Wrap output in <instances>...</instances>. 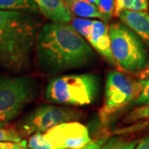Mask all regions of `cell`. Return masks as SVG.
<instances>
[{
    "label": "cell",
    "mask_w": 149,
    "mask_h": 149,
    "mask_svg": "<svg viewBox=\"0 0 149 149\" xmlns=\"http://www.w3.org/2000/svg\"><path fill=\"white\" fill-rule=\"evenodd\" d=\"M27 146L30 149H57L42 133L32 134L27 141Z\"/></svg>",
    "instance_id": "16"
},
{
    "label": "cell",
    "mask_w": 149,
    "mask_h": 149,
    "mask_svg": "<svg viewBox=\"0 0 149 149\" xmlns=\"http://www.w3.org/2000/svg\"><path fill=\"white\" fill-rule=\"evenodd\" d=\"M63 1H64L65 3L66 4V6H67V7L69 8V6L70 5V3H72V2H73L74 0H63Z\"/></svg>",
    "instance_id": "26"
},
{
    "label": "cell",
    "mask_w": 149,
    "mask_h": 149,
    "mask_svg": "<svg viewBox=\"0 0 149 149\" xmlns=\"http://www.w3.org/2000/svg\"><path fill=\"white\" fill-rule=\"evenodd\" d=\"M40 13L52 22L69 24L72 13L63 0H33Z\"/></svg>",
    "instance_id": "10"
},
{
    "label": "cell",
    "mask_w": 149,
    "mask_h": 149,
    "mask_svg": "<svg viewBox=\"0 0 149 149\" xmlns=\"http://www.w3.org/2000/svg\"><path fill=\"white\" fill-rule=\"evenodd\" d=\"M37 87L30 75L0 74V123L15 119L34 100Z\"/></svg>",
    "instance_id": "4"
},
{
    "label": "cell",
    "mask_w": 149,
    "mask_h": 149,
    "mask_svg": "<svg viewBox=\"0 0 149 149\" xmlns=\"http://www.w3.org/2000/svg\"><path fill=\"white\" fill-rule=\"evenodd\" d=\"M144 79H145V80H149V74H148V75H147L146 77H144Z\"/></svg>",
    "instance_id": "28"
},
{
    "label": "cell",
    "mask_w": 149,
    "mask_h": 149,
    "mask_svg": "<svg viewBox=\"0 0 149 149\" xmlns=\"http://www.w3.org/2000/svg\"><path fill=\"white\" fill-rule=\"evenodd\" d=\"M13 149H30L27 148V142L25 140H22L21 143H16L15 147Z\"/></svg>",
    "instance_id": "25"
},
{
    "label": "cell",
    "mask_w": 149,
    "mask_h": 149,
    "mask_svg": "<svg viewBox=\"0 0 149 149\" xmlns=\"http://www.w3.org/2000/svg\"><path fill=\"white\" fill-rule=\"evenodd\" d=\"M139 140H125L118 138L109 139L101 149H134Z\"/></svg>",
    "instance_id": "17"
},
{
    "label": "cell",
    "mask_w": 149,
    "mask_h": 149,
    "mask_svg": "<svg viewBox=\"0 0 149 149\" xmlns=\"http://www.w3.org/2000/svg\"><path fill=\"white\" fill-rule=\"evenodd\" d=\"M69 8L73 14L80 18L102 19L98 7L85 0H74L69 6Z\"/></svg>",
    "instance_id": "12"
},
{
    "label": "cell",
    "mask_w": 149,
    "mask_h": 149,
    "mask_svg": "<svg viewBox=\"0 0 149 149\" xmlns=\"http://www.w3.org/2000/svg\"><path fill=\"white\" fill-rule=\"evenodd\" d=\"M85 1L90 2V3H94V4L96 6H97V4H98V2H99V0H85Z\"/></svg>",
    "instance_id": "27"
},
{
    "label": "cell",
    "mask_w": 149,
    "mask_h": 149,
    "mask_svg": "<svg viewBox=\"0 0 149 149\" xmlns=\"http://www.w3.org/2000/svg\"><path fill=\"white\" fill-rule=\"evenodd\" d=\"M79 112L69 107L42 104L27 114L21 123V129L26 134L45 133L62 123L78 119Z\"/></svg>",
    "instance_id": "7"
},
{
    "label": "cell",
    "mask_w": 149,
    "mask_h": 149,
    "mask_svg": "<svg viewBox=\"0 0 149 149\" xmlns=\"http://www.w3.org/2000/svg\"><path fill=\"white\" fill-rule=\"evenodd\" d=\"M41 27L37 14L0 10V68L16 73L28 69Z\"/></svg>",
    "instance_id": "2"
},
{
    "label": "cell",
    "mask_w": 149,
    "mask_h": 149,
    "mask_svg": "<svg viewBox=\"0 0 149 149\" xmlns=\"http://www.w3.org/2000/svg\"><path fill=\"white\" fill-rule=\"evenodd\" d=\"M123 24L149 44V13L148 12L123 11L118 17Z\"/></svg>",
    "instance_id": "11"
},
{
    "label": "cell",
    "mask_w": 149,
    "mask_h": 149,
    "mask_svg": "<svg viewBox=\"0 0 149 149\" xmlns=\"http://www.w3.org/2000/svg\"><path fill=\"white\" fill-rule=\"evenodd\" d=\"M87 42L92 48L100 55H101L109 63L116 65L112 54L109 27L105 22L100 20L94 21Z\"/></svg>",
    "instance_id": "9"
},
{
    "label": "cell",
    "mask_w": 149,
    "mask_h": 149,
    "mask_svg": "<svg viewBox=\"0 0 149 149\" xmlns=\"http://www.w3.org/2000/svg\"><path fill=\"white\" fill-rule=\"evenodd\" d=\"M35 52L38 68L48 75L85 68L95 59V50L70 25L52 22L41 27Z\"/></svg>",
    "instance_id": "1"
},
{
    "label": "cell",
    "mask_w": 149,
    "mask_h": 149,
    "mask_svg": "<svg viewBox=\"0 0 149 149\" xmlns=\"http://www.w3.org/2000/svg\"><path fill=\"white\" fill-rule=\"evenodd\" d=\"M112 54L121 70L138 72L147 65V52L142 40L122 22L109 26Z\"/></svg>",
    "instance_id": "5"
},
{
    "label": "cell",
    "mask_w": 149,
    "mask_h": 149,
    "mask_svg": "<svg viewBox=\"0 0 149 149\" xmlns=\"http://www.w3.org/2000/svg\"><path fill=\"white\" fill-rule=\"evenodd\" d=\"M94 21L95 20H91L87 18L75 17V18H72V20L70 22L71 23L70 26L73 27L81 37H84L86 41H88Z\"/></svg>",
    "instance_id": "15"
},
{
    "label": "cell",
    "mask_w": 149,
    "mask_h": 149,
    "mask_svg": "<svg viewBox=\"0 0 149 149\" xmlns=\"http://www.w3.org/2000/svg\"><path fill=\"white\" fill-rule=\"evenodd\" d=\"M141 82L135 81L118 70L107 74L104 102L100 109V122L106 124L113 116L135 100L141 91Z\"/></svg>",
    "instance_id": "6"
},
{
    "label": "cell",
    "mask_w": 149,
    "mask_h": 149,
    "mask_svg": "<svg viewBox=\"0 0 149 149\" xmlns=\"http://www.w3.org/2000/svg\"><path fill=\"white\" fill-rule=\"evenodd\" d=\"M134 149H149V135L139 140Z\"/></svg>",
    "instance_id": "23"
},
{
    "label": "cell",
    "mask_w": 149,
    "mask_h": 149,
    "mask_svg": "<svg viewBox=\"0 0 149 149\" xmlns=\"http://www.w3.org/2000/svg\"><path fill=\"white\" fill-rule=\"evenodd\" d=\"M100 87V78L95 74H64L48 83L45 95L51 103L83 106L95 100Z\"/></svg>",
    "instance_id": "3"
},
{
    "label": "cell",
    "mask_w": 149,
    "mask_h": 149,
    "mask_svg": "<svg viewBox=\"0 0 149 149\" xmlns=\"http://www.w3.org/2000/svg\"><path fill=\"white\" fill-rule=\"evenodd\" d=\"M147 68H148V69L149 70V61H148V63L147 64Z\"/></svg>",
    "instance_id": "29"
},
{
    "label": "cell",
    "mask_w": 149,
    "mask_h": 149,
    "mask_svg": "<svg viewBox=\"0 0 149 149\" xmlns=\"http://www.w3.org/2000/svg\"><path fill=\"white\" fill-rule=\"evenodd\" d=\"M44 134L57 149H82L91 141L88 128L77 121L62 123Z\"/></svg>",
    "instance_id": "8"
},
{
    "label": "cell",
    "mask_w": 149,
    "mask_h": 149,
    "mask_svg": "<svg viewBox=\"0 0 149 149\" xmlns=\"http://www.w3.org/2000/svg\"><path fill=\"white\" fill-rule=\"evenodd\" d=\"M15 145H16L15 143L0 142V149H13Z\"/></svg>",
    "instance_id": "24"
},
{
    "label": "cell",
    "mask_w": 149,
    "mask_h": 149,
    "mask_svg": "<svg viewBox=\"0 0 149 149\" xmlns=\"http://www.w3.org/2000/svg\"><path fill=\"white\" fill-rule=\"evenodd\" d=\"M97 7L102 17V21L104 22H109L113 16L115 0H99Z\"/></svg>",
    "instance_id": "18"
},
{
    "label": "cell",
    "mask_w": 149,
    "mask_h": 149,
    "mask_svg": "<svg viewBox=\"0 0 149 149\" xmlns=\"http://www.w3.org/2000/svg\"><path fill=\"white\" fill-rule=\"evenodd\" d=\"M141 91L139 96L135 100V104L137 105H149V80H141Z\"/></svg>",
    "instance_id": "21"
},
{
    "label": "cell",
    "mask_w": 149,
    "mask_h": 149,
    "mask_svg": "<svg viewBox=\"0 0 149 149\" xmlns=\"http://www.w3.org/2000/svg\"><path fill=\"white\" fill-rule=\"evenodd\" d=\"M0 10L40 13L33 0H0Z\"/></svg>",
    "instance_id": "13"
},
{
    "label": "cell",
    "mask_w": 149,
    "mask_h": 149,
    "mask_svg": "<svg viewBox=\"0 0 149 149\" xmlns=\"http://www.w3.org/2000/svg\"><path fill=\"white\" fill-rule=\"evenodd\" d=\"M108 137H104L101 139H97L92 140L88 144H86L82 149H101L102 147L106 143L107 141L109 140Z\"/></svg>",
    "instance_id": "22"
},
{
    "label": "cell",
    "mask_w": 149,
    "mask_h": 149,
    "mask_svg": "<svg viewBox=\"0 0 149 149\" xmlns=\"http://www.w3.org/2000/svg\"><path fill=\"white\" fill-rule=\"evenodd\" d=\"M22 141L21 135L13 128L0 127V142H8L19 143Z\"/></svg>",
    "instance_id": "19"
},
{
    "label": "cell",
    "mask_w": 149,
    "mask_h": 149,
    "mask_svg": "<svg viewBox=\"0 0 149 149\" xmlns=\"http://www.w3.org/2000/svg\"><path fill=\"white\" fill-rule=\"evenodd\" d=\"M141 119H149V105H143L134 109L126 117V122H134Z\"/></svg>",
    "instance_id": "20"
},
{
    "label": "cell",
    "mask_w": 149,
    "mask_h": 149,
    "mask_svg": "<svg viewBox=\"0 0 149 149\" xmlns=\"http://www.w3.org/2000/svg\"><path fill=\"white\" fill-rule=\"evenodd\" d=\"M149 0H115L113 16L118 15L123 11L148 12Z\"/></svg>",
    "instance_id": "14"
}]
</instances>
